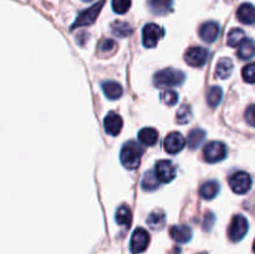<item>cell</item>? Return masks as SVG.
Listing matches in <instances>:
<instances>
[{"mask_svg": "<svg viewBox=\"0 0 255 254\" xmlns=\"http://www.w3.org/2000/svg\"><path fill=\"white\" fill-rule=\"evenodd\" d=\"M164 31L159 25L153 24V22H149L142 30V44L144 47H148L152 49L157 45V42L161 40V37L163 36Z\"/></svg>", "mask_w": 255, "mask_h": 254, "instance_id": "5", "label": "cell"}, {"mask_svg": "<svg viewBox=\"0 0 255 254\" xmlns=\"http://www.w3.org/2000/svg\"><path fill=\"white\" fill-rule=\"evenodd\" d=\"M204 158L209 163H217L227 157V147L223 142L212 141L204 147Z\"/></svg>", "mask_w": 255, "mask_h": 254, "instance_id": "4", "label": "cell"}, {"mask_svg": "<svg viewBox=\"0 0 255 254\" xmlns=\"http://www.w3.org/2000/svg\"><path fill=\"white\" fill-rule=\"evenodd\" d=\"M149 244V234L146 229L137 228L131 237L129 249L132 254H139L147 249Z\"/></svg>", "mask_w": 255, "mask_h": 254, "instance_id": "10", "label": "cell"}, {"mask_svg": "<svg viewBox=\"0 0 255 254\" xmlns=\"http://www.w3.org/2000/svg\"><path fill=\"white\" fill-rule=\"evenodd\" d=\"M131 7V0H112V9L117 14H125Z\"/></svg>", "mask_w": 255, "mask_h": 254, "instance_id": "31", "label": "cell"}, {"mask_svg": "<svg viewBox=\"0 0 255 254\" xmlns=\"http://www.w3.org/2000/svg\"><path fill=\"white\" fill-rule=\"evenodd\" d=\"M116 222L120 226H124L126 228H129L132 223V212L128 207L122 206L117 209L116 212Z\"/></svg>", "mask_w": 255, "mask_h": 254, "instance_id": "21", "label": "cell"}, {"mask_svg": "<svg viewBox=\"0 0 255 254\" xmlns=\"http://www.w3.org/2000/svg\"><path fill=\"white\" fill-rule=\"evenodd\" d=\"M84 1H92V0H84Z\"/></svg>", "mask_w": 255, "mask_h": 254, "instance_id": "37", "label": "cell"}, {"mask_svg": "<svg viewBox=\"0 0 255 254\" xmlns=\"http://www.w3.org/2000/svg\"><path fill=\"white\" fill-rule=\"evenodd\" d=\"M238 56L242 60H249L255 55V42L252 39H244L238 45Z\"/></svg>", "mask_w": 255, "mask_h": 254, "instance_id": "16", "label": "cell"}, {"mask_svg": "<svg viewBox=\"0 0 255 254\" xmlns=\"http://www.w3.org/2000/svg\"><path fill=\"white\" fill-rule=\"evenodd\" d=\"M204 138H206V132L201 128L192 129L188 134V147L191 149H196L203 143Z\"/></svg>", "mask_w": 255, "mask_h": 254, "instance_id": "23", "label": "cell"}, {"mask_svg": "<svg viewBox=\"0 0 255 254\" xmlns=\"http://www.w3.org/2000/svg\"><path fill=\"white\" fill-rule=\"evenodd\" d=\"M111 31L115 36L127 37L132 34V27L125 21H115L111 25Z\"/></svg>", "mask_w": 255, "mask_h": 254, "instance_id": "25", "label": "cell"}, {"mask_svg": "<svg viewBox=\"0 0 255 254\" xmlns=\"http://www.w3.org/2000/svg\"><path fill=\"white\" fill-rule=\"evenodd\" d=\"M237 17L246 25L255 24V6L249 2H244L237 10Z\"/></svg>", "mask_w": 255, "mask_h": 254, "instance_id": "14", "label": "cell"}, {"mask_svg": "<svg viewBox=\"0 0 255 254\" xmlns=\"http://www.w3.org/2000/svg\"><path fill=\"white\" fill-rule=\"evenodd\" d=\"M154 174H156V177L161 183H169V182L176 178L177 168L171 161L162 159V161L157 162Z\"/></svg>", "mask_w": 255, "mask_h": 254, "instance_id": "7", "label": "cell"}, {"mask_svg": "<svg viewBox=\"0 0 255 254\" xmlns=\"http://www.w3.org/2000/svg\"><path fill=\"white\" fill-rule=\"evenodd\" d=\"M198 254H207V253H204V252H202V253H198Z\"/></svg>", "mask_w": 255, "mask_h": 254, "instance_id": "38", "label": "cell"}, {"mask_svg": "<svg viewBox=\"0 0 255 254\" xmlns=\"http://www.w3.org/2000/svg\"><path fill=\"white\" fill-rule=\"evenodd\" d=\"M186 138L183 137V134L179 133V132H171L169 134H167V137L164 138L163 147L168 153L176 154L178 152H181L182 149L186 147Z\"/></svg>", "mask_w": 255, "mask_h": 254, "instance_id": "11", "label": "cell"}, {"mask_svg": "<svg viewBox=\"0 0 255 254\" xmlns=\"http://www.w3.org/2000/svg\"><path fill=\"white\" fill-rule=\"evenodd\" d=\"M184 79H186V75L182 71L167 67L154 75L153 82L157 87H174L183 84Z\"/></svg>", "mask_w": 255, "mask_h": 254, "instance_id": "2", "label": "cell"}, {"mask_svg": "<svg viewBox=\"0 0 255 254\" xmlns=\"http://www.w3.org/2000/svg\"><path fill=\"white\" fill-rule=\"evenodd\" d=\"M102 90H104V94L106 95V97H109L110 100L120 99L122 96V94H124V90H122L121 85L115 81L104 82L102 84Z\"/></svg>", "mask_w": 255, "mask_h": 254, "instance_id": "18", "label": "cell"}, {"mask_svg": "<svg viewBox=\"0 0 255 254\" xmlns=\"http://www.w3.org/2000/svg\"><path fill=\"white\" fill-rule=\"evenodd\" d=\"M246 120L251 126L255 127V105H252L246 111Z\"/></svg>", "mask_w": 255, "mask_h": 254, "instance_id": "34", "label": "cell"}, {"mask_svg": "<svg viewBox=\"0 0 255 254\" xmlns=\"http://www.w3.org/2000/svg\"><path fill=\"white\" fill-rule=\"evenodd\" d=\"M229 186L236 193L244 194L251 189L252 177L247 172H237L229 178Z\"/></svg>", "mask_w": 255, "mask_h": 254, "instance_id": "9", "label": "cell"}, {"mask_svg": "<svg viewBox=\"0 0 255 254\" xmlns=\"http://www.w3.org/2000/svg\"><path fill=\"white\" fill-rule=\"evenodd\" d=\"M242 76H243L244 81L248 84H254L255 82V62L248 64L244 66L243 71H242Z\"/></svg>", "mask_w": 255, "mask_h": 254, "instance_id": "32", "label": "cell"}, {"mask_svg": "<svg viewBox=\"0 0 255 254\" xmlns=\"http://www.w3.org/2000/svg\"><path fill=\"white\" fill-rule=\"evenodd\" d=\"M117 44L112 39H104L99 45V51L104 55H111L116 51Z\"/></svg>", "mask_w": 255, "mask_h": 254, "instance_id": "29", "label": "cell"}, {"mask_svg": "<svg viewBox=\"0 0 255 254\" xmlns=\"http://www.w3.org/2000/svg\"><path fill=\"white\" fill-rule=\"evenodd\" d=\"M214 216L212 213H208L206 216V218H204V223H203V227L204 229H211L212 226H213L214 223Z\"/></svg>", "mask_w": 255, "mask_h": 254, "instance_id": "35", "label": "cell"}, {"mask_svg": "<svg viewBox=\"0 0 255 254\" xmlns=\"http://www.w3.org/2000/svg\"><path fill=\"white\" fill-rule=\"evenodd\" d=\"M209 56V51L206 47L202 46H194L187 50L184 59L189 66L193 67H202L207 62Z\"/></svg>", "mask_w": 255, "mask_h": 254, "instance_id": "8", "label": "cell"}, {"mask_svg": "<svg viewBox=\"0 0 255 254\" xmlns=\"http://www.w3.org/2000/svg\"><path fill=\"white\" fill-rule=\"evenodd\" d=\"M138 139L146 146H153L158 141V132L152 127H146L138 132Z\"/></svg>", "mask_w": 255, "mask_h": 254, "instance_id": "17", "label": "cell"}, {"mask_svg": "<svg viewBox=\"0 0 255 254\" xmlns=\"http://www.w3.org/2000/svg\"><path fill=\"white\" fill-rule=\"evenodd\" d=\"M222 97H223V91L219 86H213L209 89L208 95H207V100H208V104L211 107H217L219 105V102L222 101Z\"/></svg>", "mask_w": 255, "mask_h": 254, "instance_id": "27", "label": "cell"}, {"mask_svg": "<svg viewBox=\"0 0 255 254\" xmlns=\"http://www.w3.org/2000/svg\"><path fill=\"white\" fill-rule=\"evenodd\" d=\"M249 229L248 221H247L246 217L241 216H234L233 219H232V223L229 226L228 229V236L231 238V241L233 242H239L241 239L244 238V236L247 234Z\"/></svg>", "mask_w": 255, "mask_h": 254, "instance_id": "6", "label": "cell"}, {"mask_svg": "<svg viewBox=\"0 0 255 254\" xmlns=\"http://www.w3.org/2000/svg\"><path fill=\"white\" fill-rule=\"evenodd\" d=\"M159 183L161 182L158 181V178L156 177L153 171H149L144 174L143 179H142V187H143L146 191H154V189L158 188Z\"/></svg>", "mask_w": 255, "mask_h": 254, "instance_id": "26", "label": "cell"}, {"mask_svg": "<svg viewBox=\"0 0 255 254\" xmlns=\"http://www.w3.org/2000/svg\"><path fill=\"white\" fill-rule=\"evenodd\" d=\"M219 193V183L217 181H208L201 187L199 194L204 199H213Z\"/></svg>", "mask_w": 255, "mask_h": 254, "instance_id": "20", "label": "cell"}, {"mask_svg": "<svg viewBox=\"0 0 255 254\" xmlns=\"http://www.w3.org/2000/svg\"><path fill=\"white\" fill-rule=\"evenodd\" d=\"M169 236L177 243H187L192 239L193 232L188 226H173L169 229Z\"/></svg>", "mask_w": 255, "mask_h": 254, "instance_id": "15", "label": "cell"}, {"mask_svg": "<svg viewBox=\"0 0 255 254\" xmlns=\"http://www.w3.org/2000/svg\"><path fill=\"white\" fill-rule=\"evenodd\" d=\"M219 25L214 21L204 22L199 29V36L206 42H214L219 36Z\"/></svg>", "mask_w": 255, "mask_h": 254, "instance_id": "13", "label": "cell"}, {"mask_svg": "<svg viewBox=\"0 0 255 254\" xmlns=\"http://www.w3.org/2000/svg\"><path fill=\"white\" fill-rule=\"evenodd\" d=\"M147 223H148V226L152 229H161L166 224V216H164L163 212L157 209V211H153L149 214L148 219H147Z\"/></svg>", "mask_w": 255, "mask_h": 254, "instance_id": "24", "label": "cell"}, {"mask_svg": "<svg viewBox=\"0 0 255 254\" xmlns=\"http://www.w3.org/2000/svg\"><path fill=\"white\" fill-rule=\"evenodd\" d=\"M161 97L163 104H166L167 106H174L177 101H178V95L173 90H167V91L162 92Z\"/></svg>", "mask_w": 255, "mask_h": 254, "instance_id": "33", "label": "cell"}, {"mask_svg": "<svg viewBox=\"0 0 255 254\" xmlns=\"http://www.w3.org/2000/svg\"><path fill=\"white\" fill-rule=\"evenodd\" d=\"M104 125L107 133L111 134V136H117L121 132L124 121H122V117L117 115L116 112H110L106 119H105Z\"/></svg>", "mask_w": 255, "mask_h": 254, "instance_id": "12", "label": "cell"}, {"mask_svg": "<svg viewBox=\"0 0 255 254\" xmlns=\"http://www.w3.org/2000/svg\"><path fill=\"white\" fill-rule=\"evenodd\" d=\"M192 117V109L189 105H182L181 107H179L178 112H177V122L178 124H187V122H189V120H191Z\"/></svg>", "mask_w": 255, "mask_h": 254, "instance_id": "30", "label": "cell"}, {"mask_svg": "<svg viewBox=\"0 0 255 254\" xmlns=\"http://www.w3.org/2000/svg\"><path fill=\"white\" fill-rule=\"evenodd\" d=\"M246 39V34L242 29H233L229 31L228 34V39H227V44L229 46L234 47V46H238L243 40Z\"/></svg>", "mask_w": 255, "mask_h": 254, "instance_id": "28", "label": "cell"}, {"mask_svg": "<svg viewBox=\"0 0 255 254\" xmlns=\"http://www.w3.org/2000/svg\"><path fill=\"white\" fill-rule=\"evenodd\" d=\"M232 72H233V62H232V60L228 59V57H223V59L219 60L216 69L217 76L219 79H228Z\"/></svg>", "mask_w": 255, "mask_h": 254, "instance_id": "19", "label": "cell"}, {"mask_svg": "<svg viewBox=\"0 0 255 254\" xmlns=\"http://www.w3.org/2000/svg\"><path fill=\"white\" fill-rule=\"evenodd\" d=\"M172 2L173 0H149L148 5L149 9L152 10V12L158 15L166 14L167 11H169L172 6Z\"/></svg>", "mask_w": 255, "mask_h": 254, "instance_id": "22", "label": "cell"}, {"mask_svg": "<svg viewBox=\"0 0 255 254\" xmlns=\"http://www.w3.org/2000/svg\"><path fill=\"white\" fill-rule=\"evenodd\" d=\"M104 5H105V0H100L99 2H96L95 5H92L91 7H89L87 10L82 11L81 14L77 16V19L75 20L74 24H72L71 30L76 29V27L89 26V25L94 24V22L96 21L97 16H99L100 11H101V9Z\"/></svg>", "mask_w": 255, "mask_h": 254, "instance_id": "3", "label": "cell"}, {"mask_svg": "<svg viewBox=\"0 0 255 254\" xmlns=\"http://www.w3.org/2000/svg\"><path fill=\"white\" fill-rule=\"evenodd\" d=\"M143 154V148L139 146L137 142L129 141L124 144L120 153V159L125 168L127 169H136L141 163V157Z\"/></svg>", "mask_w": 255, "mask_h": 254, "instance_id": "1", "label": "cell"}, {"mask_svg": "<svg viewBox=\"0 0 255 254\" xmlns=\"http://www.w3.org/2000/svg\"><path fill=\"white\" fill-rule=\"evenodd\" d=\"M253 251H254V253H255V241H254V246H253Z\"/></svg>", "mask_w": 255, "mask_h": 254, "instance_id": "36", "label": "cell"}]
</instances>
